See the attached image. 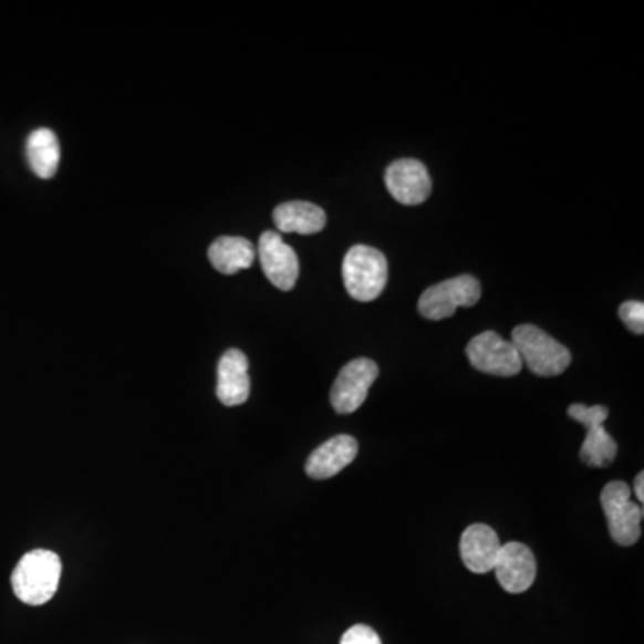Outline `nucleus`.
I'll return each instance as SVG.
<instances>
[{"instance_id":"f257e3e1","label":"nucleus","mask_w":644,"mask_h":644,"mask_svg":"<svg viewBox=\"0 0 644 644\" xmlns=\"http://www.w3.org/2000/svg\"><path fill=\"white\" fill-rule=\"evenodd\" d=\"M60 557L49 550L29 551L11 574L14 596L33 607L51 602L60 588Z\"/></svg>"},{"instance_id":"f03ea898","label":"nucleus","mask_w":644,"mask_h":644,"mask_svg":"<svg viewBox=\"0 0 644 644\" xmlns=\"http://www.w3.org/2000/svg\"><path fill=\"white\" fill-rule=\"evenodd\" d=\"M342 278L351 298L364 303L374 301L387 285V258L378 249L355 246L344 258Z\"/></svg>"},{"instance_id":"7ed1b4c3","label":"nucleus","mask_w":644,"mask_h":644,"mask_svg":"<svg viewBox=\"0 0 644 644\" xmlns=\"http://www.w3.org/2000/svg\"><path fill=\"white\" fill-rule=\"evenodd\" d=\"M512 344L528 370L537 376H559L570 367V350L533 324L516 328L512 332Z\"/></svg>"},{"instance_id":"20e7f679","label":"nucleus","mask_w":644,"mask_h":644,"mask_svg":"<svg viewBox=\"0 0 644 644\" xmlns=\"http://www.w3.org/2000/svg\"><path fill=\"white\" fill-rule=\"evenodd\" d=\"M603 512L607 516L609 532L621 547L640 541L643 505L632 500L631 487L625 481H609L602 490Z\"/></svg>"},{"instance_id":"39448f33","label":"nucleus","mask_w":644,"mask_h":644,"mask_svg":"<svg viewBox=\"0 0 644 644\" xmlns=\"http://www.w3.org/2000/svg\"><path fill=\"white\" fill-rule=\"evenodd\" d=\"M481 287L472 276H457L429 287L423 292L417 303L420 315L429 321H443L457 312V309H471L480 301Z\"/></svg>"},{"instance_id":"423d86ee","label":"nucleus","mask_w":644,"mask_h":644,"mask_svg":"<svg viewBox=\"0 0 644 644\" xmlns=\"http://www.w3.org/2000/svg\"><path fill=\"white\" fill-rule=\"evenodd\" d=\"M568 416L588 429L584 444L580 448L582 463L591 467L611 466L617 455V444L609 435L607 429L603 428V423L609 417L607 406H585L577 403L568 408Z\"/></svg>"},{"instance_id":"0eeeda50","label":"nucleus","mask_w":644,"mask_h":644,"mask_svg":"<svg viewBox=\"0 0 644 644\" xmlns=\"http://www.w3.org/2000/svg\"><path fill=\"white\" fill-rule=\"evenodd\" d=\"M466 353L472 367L480 373L509 378L523 370V360L512 341H505L495 332H484L471 339Z\"/></svg>"},{"instance_id":"6e6552de","label":"nucleus","mask_w":644,"mask_h":644,"mask_svg":"<svg viewBox=\"0 0 644 644\" xmlns=\"http://www.w3.org/2000/svg\"><path fill=\"white\" fill-rule=\"evenodd\" d=\"M378 365L371 359L351 360L333 383L330 394L333 408L339 414H353L359 411L367 399L371 385L378 378Z\"/></svg>"},{"instance_id":"1a4fd4ad","label":"nucleus","mask_w":644,"mask_h":644,"mask_svg":"<svg viewBox=\"0 0 644 644\" xmlns=\"http://www.w3.org/2000/svg\"><path fill=\"white\" fill-rule=\"evenodd\" d=\"M258 257L267 280L276 289L289 292L294 289L299 278V260L294 249L276 231H266L258 242Z\"/></svg>"},{"instance_id":"9d476101","label":"nucleus","mask_w":644,"mask_h":644,"mask_svg":"<svg viewBox=\"0 0 644 644\" xmlns=\"http://www.w3.org/2000/svg\"><path fill=\"white\" fill-rule=\"evenodd\" d=\"M492 571L507 593L521 594L536 582V557L523 542H507L501 544Z\"/></svg>"},{"instance_id":"9b49d317","label":"nucleus","mask_w":644,"mask_h":644,"mask_svg":"<svg viewBox=\"0 0 644 644\" xmlns=\"http://www.w3.org/2000/svg\"><path fill=\"white\" fill-rule=\"evenodd\" d=\"M385 185L391 196L405 206L423 205L432 194L428 170L420 162L412 158L397 159L388 165Z\"/></svg>"},{"instance_id":"f8f14e48","label":"nucleus","mask_w":644,"mask_h":644,"mask_svg":"<svg viewBox=\"0 0 644 644\" xmlns=\"http://www.w3.org/2000/svg\"><path fill=\"white\" fill-rule=\"evenodd\" d=\"M251 393L249 360L240 350L226 351L217 367V397L226 406H239L248 402Z\"/></svg>"},{"instance_id":"ddd939ff","label":"nucleus","mask_w":644,"mask_h":644,"mask_svg":"<svg viewBox=\"0 0 644 644\" xmlns=\"http://www.w3.org/2000/svg\"><path fill=\"white\" fill-rule=\"evenodd\" d=\"M359 454V443L351 435H336L319 446L304 466V471L313 480H328L344 471Z\"/></svg>"},{"instance_id":"4468645a","label":"nucleus","mask_w":644,"mask_h":644,"mask_svg":"<svg viewBox=\"0 0 644 644\" xmlns=\"http://www.w3.org/2000/svg\"><path fill=\"white\" fill-rule=\"evenodd\" d=\"M500 550V537L489 524H471L466 528L460 539V557L464 565L472 573H489L495 570Z\"/></svg>"},{"instance_id":"2eb2a0df","label":"nucleus","mask_w":644,"mask_h":644,"mask_svg":"<svg viewBox=\"0 0 644 644\" xmlns=\"http://www.w3.org/2000/svg\"><path fill=\"white\" fill-rule=\"evenodd\" d=\"M272 217L280 233L315 235L326 226L324 210L307 201L283 202Z\"/></svg>"},{"instance_id":"dca6fc26","label":"nucleus","mask_w":644,"mask_h":644,"mask_svg":"<svg viewBox=\"0 0 644 644\" xmlns=\"http://www.w3.org/2000/svg\"><path fill=\"white\" fill-rule=\"evenodd\" d=\"M28 164L40 179H51L56 176L60 167V142L56 133L49 127H38L25 142Z\"/></svg>"},{"instance_id":"f3484780","label":"nucleus","mask_w":644,"mask_h":644,"mask_svg":"<svg viewBox=\"0 0 644 644\" xmlns=\"http://www.w3.org/2000/svg\"><path fill=\"white\" fill-rule=\"evenodd\" d=\"M208 258L215 271L231 276L249 269L257 258V251L242 237H219L208 249Z\"/></svg>"},{"instance_id":"a211bd4d","label":"nucleus","mask_w":644,"mask_h":644,"mask_svg":"<svg viewBox=\"0 0 644 644\" xmlns=\"http://www.w3.org/2000/svg\"><path fill=\"white\" fill-rule=\"evenodd\" d=\"M620 319L631 332L643 335L644 333V304L643 301H625L620 307Z\"/></svg>"},{"instance_id":"6ab92c4d","label":"nucleus","mask_w":644,"mask_h":644,"mask_svg":"<svg viewBox=\"0 0 644 644\" xmlns=\"http://www.w3.org/2000/svg\"><path fill=\"white\" fill-rule=\"evenodd\" d=\"M341 644H382V640L371 626L355 625L342 635Z\"/></svg>"},{"instance_id":"aec40b11","label":"nucleus","mask_w":644,"mask_h":644,"mask_svg":"<svg viewBox=\"0 0 644 644\" xmlns=\"http://www.w3.org/2000/svg\"><path fill=\"white\" fill-rule=\"evenodd\" d=\"M643 487H644V472L641 471L640 475L635 477L634 481L635 496H637V501H640V505H643L644 501Z\"/></svg>"}]
</instances>
